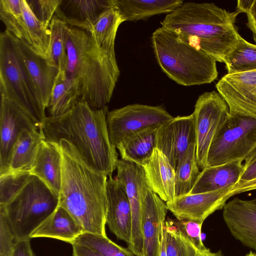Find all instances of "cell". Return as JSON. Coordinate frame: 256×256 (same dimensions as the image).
Masks as SVG:
<instances>
[{"label": "cell", "instance_id": "6da1fadb", "mask_svg": "<svg viewBox=\"0 0 256 256\" xmlns=\"http://www.w3.org/2000/svg\"><path fill=\"white\" fill-rule=\"evenodd\" d=\"M57 144L62 156L59 205L84 233L106 236L108 176L87 163L68 140H61Z\"/></svg>", "mask_w": 256, "mask_h": 256}, {"label": "cell", "instance_id": "7a4b0ae2", "mask_svg": "<svg viewBox=\"0 0 256 256\" xmlns=\"http://www.w3.org/2000/svg\"><path fill=\"white\" fill-rule=\"evenodd\" d=\"M108 106L92 108L80 100L69 112L58 116H46L42 131L45 139L58 144L69 142L82 157L96 170L107 176L116 169L118 154L111 143L107 128Z\"/></svg>", "mask_w": 256, "mask_h": 256}, {"label": "cell", "instance_id": "3957f363", "mask_svg": "<svg viewBox=\"0 0 256 256\" xmlns=\"http://www.w3.org/2000/svg\"><path fill=\"white\" fill-rule=\"evenodd\" d=\"M239 14L214 3L186 2L166 14L162 27L216 62H224L241 37L235 25Z\"/></svg>", "mask_w": 256, "mask_h": 256}, {"label": "cell", "instance_id": "277c9868", "mask_svg": "<svg viewBox=\"0 0 256 256\" xmlns=\"http://www.w3.org/2000/svg\"><path fill=\"white\" fill-rule=\"evenodd\" d=\"M66 44L65 73L78 82L80 100L94 110L106 106L120 74L116 58L101 50L89 32L68 26Z\"/></svg>", "mask_w": 256, "mask_h": 256}, {"label": "cell", "instance_id": "5b68a950", "mask_svg": "<svg viewBox=\"0 0 256 256\" xmlns=\"http://www.w3.org/2000/svg\"><path fill=\"white\" fill-rule=\"evenodd\" d=\"M152 47L162 72L178 84H210L218 77L216 61L160 27L152 34Z\"/></svg>", "mask_w": 256, "mask_h": 256}, {"label": "cell", "instance_id": "8992f818", "mask_svg": "<svg viewBox=\"0 0 256 256\" xmlns=\"http://www.w3.org/2000/svg\"><path fill=\"white\" fill-rule=\"evenodd\" d=\"M0 94L20 108L42 130L46 109L14 36L0 34Z\"/></svg>", "mask_w": 256, "mask_h": 256}, {"label": "cell", "instance_id": "52a82bcc", "mask_svg": "<svg viewBox=\"0 0 256 256\" xmlns=\"http://www.w3.org/2000/svg\"><path fill=\"white\" fill-rule=\"evenodd\" d=\"M59 197L42 180L31 175L0 214L8 221L16 242L30 240L32 233L58 208Z\"/></svg>", "mask_w": 256, "mask_h": 256}, {"label": "cell", "instance_id": "ba28073f", "mask_svg": "<svg viewBox=\"0 0 256 256\" xmlns=\"http://www.w3.org/2000/svg\"><path fill=\"white\" fill-rule=\"evenodd\" d=\"M256 145V120L230 114L212 142L207 166L242 162Z\"/></svg>", "mask_w": 256, "mask_h": 256}, {"label": "cell", "instance_id": "9c48e42d", "mask_svg": "<svg viewBox=\"0 0 256 256\" xmlns=\"http://www.w3.org/2000/svg\"><path fill=\"white\" fill-rule=\"evenodd\" d=\"M196 136V156L201 171L207 166L208 150L219 128L230 116L228 106L218 92H206L198 98L192 114Z\"/></svg>", "mask_w": 256, "mask_h": 256}, {"label": "cell", "instance_id": "30bf717a", "mask_svg": "<svg viewBox=\"0 0 256 256\" xmlns=\"http://www.w3.org/2000/svg\"><path fill=\"white\" fill-rule=\"evenodd\" d=\"M174 117L161 106L132 104L108 111L106 124L110 141L116 148L130 134L160 125Z\"/></svg>", "mask_w": 256, "mask_h": 256}, {"label": "cell", "instance_id": "8fae6325", "mask_svg": "<svg viewBox=\"0 0 256 256\" xmlns=\"http://www.w3.org/2000/svg\"><path fill=\"white\" fill-rule=\"evenodd\" d=\"M115 176L124 189L131 208L132 231L128 248L135 256H144L142 234V200L143 190L148 184L142 166L118 160Z\"/></svg>", "mask_w": 256, "mask_h": 256}, {"label": "cell", "instance_id": "7c38bea8", "mask_svg": "<svg viewBox=\"0 0 256 256\" xmlns=\"http://www.w3.org/2000/svg\"><path fill=\"white\" fill-rule=\"evenodd\" d=\"M231 115L256 120V70L226 74L216 84Z\"/></svg>", "mask_w": 256, "mask_h": 256}, {"label": "cell", "instance_id": "4fadbf2b", "mask_svg": "<svg viewBox=\"0 0 256 256\" xmlns=\"http://www.w3.org/2000/svg\"><path fill=\"white\" fill-rule=\"evenodd\" d=\"M193 143H196V136L192 114L173 118L158 128L156 148L166 156L175 170L178 162Z\"/></svg>", "mask_w": 256, "mask_h": 256}, {"label": "cell", "instance_id": "5bb4252c", "mask_svg": "<svg viewBox=\"0 0 256 256\" xmlns=\"http://www.w3.org/2000/svg\"><path fill=\"white\" fill-rule=\"evenodd\" d=\"M26 128H39L17 104L0 96V174L8 170L14 146L21 132Z\"/></svg>", "mask_w": 256, "mask_h": 256}, {"label": "cell", "instance_id": "9a60e30c", "mask_svg": "<svg viewBox=\"0 0 256 256\" xmlns=\"http://www.w3.org/2000/svg\"><path fill=\"white\" fill-rule=\"evenodd\" d=\"M233 187L207 192L187 194L166 202L168 210L178 220L203 223L215 211L223 208Z\"/></svg>", "mask_w": 256, "mask_h": 256}, {"label": "cell", "instance_id": "2e32d148", "mask_svg": "<svg viewBox=\"0 0 256 256\" xmlns=\"http://www.w3.org/2000/svg\"><path fill=\"white\" fill-rule=\"evenodd\" d=\"M168 210L166 204L147 184L142 200L144 256H160L162 227Z\"/></svg>", "mask_w": 256, "mask_h": 256}, {"label": "cell", "instance_id": "e0dca14e", "mask_svg": "<svg viewBox=\"0 0 256 256\" xmlns=\"http://www.w3.org/2000/svg\"><path fill=\"white\" fill-rule=\"evenodd\" d=\"M224 222L231 234L241 244L256 249V198L244 200L236 198L223 208Z\"/></svg>", "mask_w": 256, "mask_h": 256}, {"label": "cell", "instance_id": "ac0fdd59", "mask_svg": "<svg viewBox=\"0 0 256 256\" xmlns=\"http://www.w3.org/2000/svg\"><path fill=\"white\" fill-rule=\"evenodd\" d=\"M107 181L106 224L118 239L128 244L131 237V208L126 194L116 178Z\"/></svg>", "mask_w": 256, "mask_h": 256}, {"label": "cell", "instance_id": "d6986e66", "mask_svg": "<svg viewBox=\"0 0 256 256\" xmlns=\"http://www.w3.org/2000/svg\"><path fill=\"white\" fill-rule=\"evenodd\" d=\"M114 4V0H62L55 14L68 26L90 33L101 16Z\"/></svg>", "mask_w": 256, "mask_h": 256}, {"label": "cell", "instance_id": "ffe728a7", "mask_svg": "<svg viewBox=\"0 0 256 256\" xmlns=\"http://www.w3.org/2000/svg\"><path fill=\"white\" fill-rule=\"evenodd\" d=\"M14 38L38 94L47 108L59 70L36 54L26 42Z\"/></svg>", "mask_w": 256, "mask_h": 256}, {"label": "cell", "instance_id": "44dd1931", "mask_svg": "<svg viewBox=\"0 0 256 256\" xmlns=\"http://www.w3.org/2000/svg\"><path fill=\"white\" fill-rule=\"evenodd\" d=\"M148 186L164 202L176 198V170L166 156L156 148L142 165Z\"/></svg>", "mask_w": 256, "mask_h": 256}, {"label": "cell", "instance_id": "7402d4cb", "mask_svg": "<svg viewBox=\"0 0 256 256\" xmlns=\"http://www.w3.org/2000/svg\"><path fill=\"white\" fill-rule=\"evenodd\" d=\"M30 172L42 180L59 197L62 180V156L57 144L46 139L42 140Z\"/></svg>", "mask_w": 256, "mask_h": 256}, {"label": "cell", "instance_id": "603a6c76", "mask_svg": "<svg viewBox=\"0 0 256 256\" xmlns=\"http://www.w3.org/2000/svg\"><path fill=\"white\" fill-rule=\"evenodd\" d=\"M244 170L242 162L207 166L200 172L190 194L207 192L234 187L240 180Z\"/></svg>", "mask_w": 256, "mask_h": 256}, {"label": "cell", "instance_id": "cb8c5ba5", "mask_svg": "<svg viewBox=\"0 0 256 256\" xmlns=\"http://www.w3.org/2000/svg\"><path fill=\"white\" fill-rule=\"evenodd\" d=\"M84 232L72 216L60 205L30 234V238H48L74 244Z\"/></svg>", "mask_w": 256, "mask_h": 256}, {"label": "cell", "instance_id": "d4e9b609", "mask_svg": "<svg viewBox=\"0 0 256 256\" xmlns=\"http://www.w3.org/2000/svg\"><path fill=\"white\" fill-rule=\"evenodd\" d=\"M160 125L146 127L123 139L116 146L121 159L142 166L156 148V134Z\"/></svg>", "mask_w": 256, "mask_h": 256}, {"label": "cell", "instance_id": "484cf974", "mask_svg": "<svg viewBox=\"0 0 256 256\" xmlns=\"http://www.w3.org/2000/svg\"><path fill=\"white\" fill-rule=\"evenodd\" d=\"M114 3L124 22H136L156 15L168 14L184 2L181 0H114Z\"/></svg>", "mask_w": 256, "mask_h": 256}, {"label": "cell", "instance_id": "4316f807", "mask_svg": "<svg viewBox=\"0 0 256 256\" xmlns=\"http://www.w3.org/2000/svg\"><path fill=\"white\" fill-rule=\"evenodd\" d=\"M44 139L43 132L39 128L24 130L14 146L8 172H30L38 146Z\"/></svg>", "mask_w": 256, "mask_h": 256}, {"label": "cell", "instance_id": "83f0119b", "mask_svg": "<svg viewBox=\"0 0 256 256\" xmlns=\"http://www.w3.org/2000/svg\"><path fill=\"white\" fill-rule=\"evenodd\" d=\"M80 100L78 82L59 70L47 108L50 116H58L70 110Z\"/></svg>", "mask_w": 256, "mask_h": 256}, {"label": "cell", "instance_id": "f1b7e54d", "mask_svg": "<svg viewBox=\"0 0 256 256\" xmlns=\"http://www.w3.org/2000/svg\"><path fill=\"white\" fill-rule=\"evenodd\" d=\"M122 22L124 20L114 3L99 18L90 33L98 47L112 58H116L114 45L116 32Z\"/></svg>", "mask_w": 256, "mask_h": 256}, {"label": "cell", "instance_id": "f546056e", "mask_svg": "<svg viewBox=\"0 0 256 256\" xmlns=\"http://www.w3.org/2000/svg\"><path fill=\"white\" fill-rule=\"evenodd\" d=\"M22 6L30 47L36 54L48 60L50 43V26L35 16L26 0H22Z\"/></svg>", "mask_w": 256, "mask_h": 256}, {"label": "cell", "instance_id": "4dcf8cb0", "mask_svg": "<svg viewBox=\"0 0 256 256\" xmlns=\"http://www.w3.org/2000/svg\"><path fill=\"white\" fill-rule=\"evenodd\" d=\"M196 156V143L192 144L178 162L176 169V197L190 193L200 173Z\"/></svg>", "mask_w": 256, "mask_h": 256}, {"label": "cell", "instance_id": "1f68e13d", "mask_svg": "<svg viewBox=\"0 0 256 256\" xmlns=\"http://www.w3.org/2000/svg\"><path fill=\"white\" fill-rule=\"evenodd\" d=\"M0 19L6 30L30 46L24 18L22 0H0Z\"/></svg>", "mask_w": 256, "mask_h": 256}, {"label": "cell", "instance_id": "d6a6232c", "mask_svg": "<svg viewBox=\"0 0 256 256\" xmlns=\"http://www.w3.org/2000/svg\"><path fill=\"white\" fill-rule=\"evenodd\" d=\"M228 74L256 70V44L240 38L224 62Z\"/></svg>", "mask_w": 256, "mask_h": 256}, {"label": "cell", "instance_id": "836d02e7", "mask_svg": "<svg viewBox=\"0 0 256 256\" xmlns=\"http://www.w3.org/2000/svg\"><path fill=\"white\" fill-rule=\"evenodd\" d=\"M68 25L54 15L50 24V56L48 62L59 70L66 69L68 56L66 44V32Z\"/></svg>", "mask_w": 256, "mask_h": 256}, {"label": "cell", "instance_id": "e575fe53", "mask_svg": "<svg viewBox=\"0 0 256 256\" xmlns=\"http://www.w3.org/2000/svg\"><path fill=\"white\" fill-rule=\"evenodd\" d=\"M164 230L166 256H196V248L169 220L165 221Z\"/></svg>", "mask_w": 256, "mask_h": 256}, {"label": "cell", "instance_id": "d590c367", "mask_svg": "<svg viewBox=\"0 0 256 256\" xmlns=\"http://www.w3.org/2000/svg\"><path fill=\"white\" fill-rule=\"evenodd\" d=\"M74 244L92 248L104 256H132L128 248L118 245L107 236L83 233L78 237Z\"/></svg>", "mask_w": 256, "mask_h": 256}, {"label": "cell", "instance_id": "8d00e7d4", "mask_svg": "<svg viewBox=\"0 0 256 256\" xmlns=\"http://www.w3.org/2000/svg\"><path fill=\"white\" fill-rule=\"evenodd\" d=\"M30 171H8L0 174V207L6 205L26 182Z\"/></svg>", "mask_w": 256, "mask_h": 256}, {"label": "cell", "instance_id": "74e56055", "mask_svg": "<svg viewBox=\"0 0 256 256\" xmlns=\"http://www.w3.org/2000/svg\"><path fill=\"white\" fill-rule=\"evenodd\" d=\"M170 220L172 224L198 250L206 248L202 238L203 223L192 220Z\"/></svg>", "mask_w": 256, "mask_h": 256}, {"label": "cell", "instance_id": "f35d334b", "mask_svg": "<svg viewBox=\"0 0 256 256\" xmlns=\"http://www.w3.org/2000/svg\"><path fill=\"white\" fill-rule=\"evenodd\" d=\"M62 0H26L35 16L50 26L56 10Z\"/></svg>", "mask_w": 256, "mask_h": 256}, {"label": "cell", "instance_id": "ab89813d", "mask_svg": "<svg viewBox=\"0 0 256 256\" xmlns=\"http://www.w3.org/2000/svg\"><path fill=\"white\" fill-rule=\"evenodd\" d=\"M16 242L6 218L0 214V256H12Z\"/></svg>", "mask_w": 256, "mask_h": 256}, {"label": "cell", "instance_id": "60d3db41", "mask_svg": "<svg viewBox=\"0 0 256 256\" xmlns=\"http://www.w3.org/2000/svg\"><path fill=\"white\" fill-rule=\"evenodd\" d=\"M237 10L244 12L247 16V26L252 33L256 43V0H239L237 2Z\"/></svg>", "mask_w": 256, "mask_h": 256}, {"label": "cell", "instance_id": "b9f144b4", "mask_svg": "<svg viewBox=\"0 0 256 256\" xmlns=\"http://www.w3.org/2000/svg\"><path fill=\"white\" fill-rule=\"evenodd\" d=\"M244 162V170L239 182L248 181L256 178V145Z\"/></svg>", "mask_w": 256, "mask_h": 256}, {"label": "cell", "instance_id": "7bdbcfd3", "mask_svg": "<svg viewBox=\"0 0 256 256\" xmlns=\"http://www.w3.org/2000/svg\"><path fill=\"white\" fill-rule=\"evenodd\" d=\"M12 256H36L30 243V240L17 242Z\"/></svg>", "mask_w": 256, "mask_h": 256}, {"label": "cell", "instance_id": "ee69618b", "mask_svg": "<svg viewBox=\"0 0 256 256\" xmlns=\"http://www.w3.org/2000/svg\"><path fill=\"white\" fill-rule=\"evenodd\" d=\"M256 190V178L244 182H239L228 193L230 198L236 194Z\"/></svg>", "mask_w": 256, "mask_h": 256}, {"label": "cell", "instance_id": "f6af8a7d", "mask_svg": "<svg viewBox=\"0 0 256 256\" xmlns=\"http://www.w3.org/2000/svg\"><path fill=\"white\" fill-rule=\"evenodd\" d=\"M72 248L73 256H104L97 250L82 244H74Z\"/></svg>", "mask_w": 256, "mask_h": 256}, {"label": "cell", "instance_id": "bcb514c9", "mask_svg": "<svg viewBox=\"0 0 256 256\" xmlns=\"http://www.w3.org/2000/svg\"><path fill=\"white\" fill-rule=\"evenodd\" d=\"M196 256H223V255L221 251L214 252L206 248L203 250H198Z\"/></svg>", "mask_w": 256, "mask_h": 256}, {"label": "cell", "instance_id": "7dc6e473", "mask_svg": "<svg viewBox=\"0 0 256 256\" xmlns=\"http://www.w3.org/2000/svg\"><path fill=\"white\" fill-rule=\"evenodd\" d=\"M164 224L162 225V231L160 236V256H166Z\"/></svg>", "mask_w": 256, "mask_h": 256}, {"label": "cell", "instance_id": "c3c4849f", "mask_svg": "<svg viewBox=\"0 0 256 256\" xmlns=\"http://www.w3.org/2000/svg\"><path fill=\"white\" fill-rule=\"evenodd\" d=\"M246 256H256V252H250Z\"/></svg>", "mask_w": 256, "mask_h": 256}, {"label": "cell", "instance_id": "681fc988", "mask_svg": "<svg viewBox=\"0 0 256 256\" xmlns=\"http://www.w3.org/2000/svg\"><path fill=\"white\" fill-rule=\"evenodd\" d=\"M255 251H256V252H256V249L255 250Z\"/></svg>", "mask_w": 256, "mask_h": 256}]
</instances>
